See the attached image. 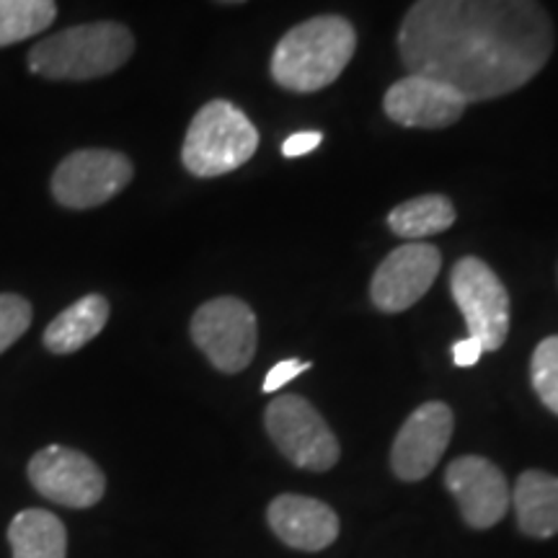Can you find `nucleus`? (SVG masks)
<instances>
[{"label": "nucleus", "mask_w": 558, "mask_h": 558, "mask_svg": "<svg viewBox=\"0 0 558 558\" xmlns=\"http://www.w3.org/2000/svg\"><path fill=\"white\" fill-rule=\"evenodd\" d=\"M554 52L538 0H416L399 29L409 75H427L465 104L499 99L535 78Z\"/></svg>", "instance_id": "1"}, {"label": "nucleus", "mask_w": 558, "mask_h": 558, "mask_svg": "<svg viewBox=\"0 0 558 558\" xmlns=\"http://www.w3.org/2000/svg\"><path fill=\"white\" fill-rule=\"evenodd\" d=\"M357 50V32L344 16H316L292 26L271 54V78L284 90L316 94L331 86Z\"/></svg>", "instance_id": "2"}, {"label": "nucleus", "mask_w": 558, "mask_h": 558, "mask_svg": "<svg viewBox=\"0 0 558 558\" xmlns=\"http://www.w3.org/2000/svg\"><path fill=\"white\" fill-rule=\"evenodd\" d=\"M135 52V37L117 21H94L50 34L29 50L26 65L47 81H94L117 73Z\"/></svg>", "instance_id": "3"}, {"label": "nucleus", "mask_w": 558, "mask_h": 558, "mask_svg": "<svg viewBox=\"0 0 558 558\" xmlns=\"http://www.w3.org/2000/svg\"><path fill=\"white\" fill-rule=\"evenodd\" d=\"M259 148V132L243 111L226 99L202 107L186 130L181 163L197 179H218L241 169Z\"/></svg>", "instance_id": "4"}, {"label": "nucleus", "mask_w": 558, "mask_h": 558, "mask_svg": "<svg viewBox=\"0 0 558 558\" xmlns=\"http://www.w3.org/2000/svg\"><path fill=\"white\" fill-rule=\"evenodd\" d=\"M264 424H267L271 442L295 469L324 473L337 465L341 456L337 437L326 418L303 396H277L267 407Z\"/></svg>", "instance_id": "5"}, {"label": "nucleus", "mask_w": 558, "mask_h": 558, "mask_svg": "<svg viewBox=\"0 0 558 558\" xmlns=\"http://www.w3.org/2000/svg\"><path fill=\"white\" fill-rule=\"evenodd\" d=\"M190 331L199 352L220 373H241L256 354V316L239 298L207 300L192 316Z\"/></svg>", "instance_id": "6"}, {"label": "nucleus", "mask_w": 558, "mask_h": 558, "mask_svg": "<svg viewBox=\"0 0 558 558\" xmlns=\"http://www.w3.org/2000/svg\"><path fill=\"white\" fill-rule=\"evenodd\" d=\"M135 177L124 153L86 148L75 150L58 163L50 190L58 205L68 209H94L114 199Z\"/></svg>", "instance_id": "7"}, {"label": "nucleus", "mask_w": 558, "mask_h": 558, "mask_svg": "<svg viewBox=\"0 0 558 558\" xmlns=\"http://www.w3.org/2000/svg\"><path fill=\"white\" fill-rule=\"evenodd\" d=\"M450 290L469 324V337L478 339L484 352H497L509 333V295L497 271L476 256H465L452 267Z\"/></svg>", "instance_id": "8"}, {"label": "nucleus", "mask_w": 558, "mask_h": 558, "mask_svg": "<svg viewBox=\"0 0 558 558\" xmlns=\"http://www.w3.org/2000/svg\"><path fill=\"white\" fill-rule=\"evenodd\" d=\"M29 481L45 499L68 509H88L99 505L107 492V478L86 452L50 445L34 452L29 460Z\"/></svg>", "instance_id": "9"}, {"label": "nucleus", "mask_w": 558, "mask_h": 558, "mask_svg": "<svg viewBox=\"0 0 558 558\" xmlns=\"http://www.w3.org/2000/svg\"><path fill=\"white\" fill-rule=\"evenodd\" d=\"M442 267L439 251L432 243L411 241L390 251L369 282V298L383 313H401L418 303L435 284Z\"/></svg>", "instance_id": "10"}, {"label": "nucleus", "mask_w": 558, "mask_h": 558, "mask_svg": "<svg viewBox=\"0 0 558 558\" xmlns=\"http://www.w3.org/2000/svg\"><path fill=\"white\" fill-rule=\"evenodd\" d=\"M456 416L448 403L429 401L411 414L390 448V469L401 481H422L448 450Z\"/></svg>", "instance_id": "11"}, {"label": "nucleus", "mask_w": 558, "mask_h": 558, "mask_svg": "<svg viewBox=\"0 0 558 558\" xmlns=\"http://www.w3.org/2000/svg\"><path fill=\"white\" fill-rule=\"evenodd\" d=\"M445 486L458 501L463 520L476 530L497 525L512 505L505 473L481 456L452 460L445 471Z\"/></svg>", "instance_id": "12"}, {"label": "nucleus", "mask_w": 558, "mask_h": 558, "mask_svg": "<svg viewBox=\"0 0 558 558\" xmlns=\"http://www.w3.org/2000/svg\"><path fill=\"white\" fill-rule=\"evenodd\" d=\"M469 104L458 90L427 75H407L388 88L383 109L401 128L442 130L456 124Z\"/></svg>", "instance_id": "13"}, {"label": "nucleus", "mask_w": 558, "mask_h": 558, "mask_svg": "<svg viewBox=\"0 0 558 558\" xmlns=\"http://www.w3.org/2000/svg\"><path fill=\"white\" fill-rule=\"evenodd\" d=\"M269 527L284 546L316 554L329 548L339 535L337 512L320 499L282 494L267 509Z\"/></svg>", "instance_id": "14"}, {"label": "nucleus", "mask_w": 558, "mask_h": 558, "mask_svg": "<svg viewBox=\"0 0 558 558\" xmlns=\"http://www.w3.org/2000/svg\"><path fill=\"white\" fill-rule=\"evenodd\" d=\"M518 525L530 538L548 541L558 535V476L525 471L512 492Z\"/></svg>", "instance_id": "15"}, {"label": "nucleus", "mask_w": 558, "mask_h": 558, "mask_svg": "<svg viewBox=\"0 0 558 558\" xmlns=\"http://www.w3.org/2000/svg\"><path fill=\"white\" fill-rule=\"evenodd\" d=\"M109 320V300L94 292L75 300L70 308L60 313L58 318L47 326L41 344L50 349L52 354H73L94 341L104 331Z\"/></svg>", "instance_id": "16"}, {"label": "nucleus", "mask_w": 558, "mask_h": 558, "mask_svg": "<svg viewBox=\"0 0 558 558\" xmlns=\"http://www.w3.org/2000/svg\"><path fill=\"white\" fill-rule=\"evenodd\" d=\"M11 558H65L68 533L58 514L47 509H24L9 525Z\"/></svg>", "instance_id": "17"}, {"label": "nucleus", "mask_w": 558, "mask_h": 558, "mask_svg": "<svg viewBox=\"0 0 558 558\" xmlns=\"http://www.w3.org/2000/svg\"><path fill=\"white\" fill-rule=\"evenodd\" d=\"M456 222V207L442 194H424V197L403 202L388 215V228L399 239L418 241L442 233Z\"/></svg>", "instance_id": "18"}, {"label": "nucleus", "mask_w": 558, "mask_h": 558, "mask_svg": "<svg viewBox=\"0 0 558 558\" xmlns=\"http://www.w3.org/2000/svg\"><path fill=\"white\" fill-rule=\"evenodd\" d=\"M58 19L54 0H0V47L47 32Z\"/></svg>", "instance_id": "19"}, {"label": "nucleus", "mask_w": 558, "mask_h": 558, "mask_svg": "<svg viewBox=\"0 0 558 558\" xmlns=\"http://www.w3.org/2000/svg\"><path fill=\"white\" fill-rule=\"evenodd\" d=\"M530 380L543 407L558 416V337L543 339L530 360Z\"/></svg>", "instance_id": "20"}, {"label": "nucleus", "mask_w": 558, "mask_h": 558, "mask_svg": "<svg viewBox=\"0 0 558 558\" xmlns=\"http://www.w3.org/2000/svg\"><path fill=\"white\" fill-rule=\"evenodd\" d=\"M34 318L32 303L13 292H0V354L29 331Z\"/></svg>", "instance_id": "21"}, {"label": "nucleus", "mask_w": 558, "mask_h": 558, "mask_svg": "<svg viewBox=\"0 0 558 558\" xmlns=\"http://www.w3.org/2000/svg\"><path fill=\"white\" fill-rule=\"evenodd\" d=\"M305 369H311V362H300V360L277 362V365L267 373V378H264V386H262L264 393H277V390H282L290 380H295L298 375H303Z\"/></svg>", "instance_id": "22"}, {"label": "nucleus", "mask_w": 558, "mask_h": 558, "mask_svg": "<svg viewBox=\"0 0 558 558\" xmlns=\"http://www.w3.org/2000/svg\"><path fill=\"white\" fill-rule=\"evenodd\" d=\"M320 140H324V135H320V132H295V135H290L282 143V156L284 158L305 156V153H311V150L318 148Z\"/></svg>", "instance_id": "23"}, {"label": "nucleus", "mask_w": 558, "mask_h": 558, "mask_svg": "<svg viewBox=\"0 0 558 558\" xmlns=\"http://www.w3.org/2000/svg\"><path fill=\"white\" fill-rule=\"evenodd\" d=\"M481 354H484V347H481V341L473 337H465L452 344V362H456L458 367H473L481 360Z\"/></svg>", "instance_id": "24"}, {"label": "nucleus", "mask_w": 558, "mask_h": 558, "mask_svg": "<svg viewBox=\"0 0 558 558\" xmlns=\"http://www.w3.org/2000/svg\"><path fill=\"white\" fill-rule=\"evenodd\" d=\"M218 3H226V5H235V3H246V0H218Z\"/></svg>", "instance_id": "25"}]
</instances>
